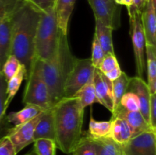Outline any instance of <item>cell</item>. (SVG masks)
Returning a JSON list of instances; mask_svg holds the SVG:
<instances>
[{"label":"cell","instance_id":"d590c367","mask_svg":"<svg viewBox=\"0 0 156 155\" xmlns=\"http://www.w3.org/2000/svg\"><path fill=\"white\" fill-rule=\"evenodd\" d=\"M40 12L46 10L48 8L54 5L56 0H26Z\"/></svg>","mask_w":156,"mask_h":155},{"label":"cell","instance_id":"d6a6232c","mask_svg":"<svg viewBox=\"0 0 156 155\" xmlns=\"http://www.w3.org/2000/svg\"><path fill=\"white\" fill-rule=\"evenodd\" d=\"M6 84L7 81L5 79L2 73L0 72V121L3 119L5 114V103L6 100Z\"/></svg>","mask_w":156,"mask_h":155},{"label":"cell","instance_id":"ffe728a7","mask_svg":"<svg viewBox=\"0 0 156 155\" xmlns=\"http://www.w3.org/2000/svg\"><path fill=\"white\" fill-rule=\"evenodd\" d=\"M111 27L105 25L101 21L95 19V31L94 34L97 36L99 43L101 46L105 54L114 53V45H113L112 32Z\"/></svg>","mask_w":156,"mask_h":155},{"label":"cell","instance_id":"8fae6325","mask_svg":"<svg viewBox=\"0 0 156 155\" xmlns=\"http://www.w3.org/2000/svg\"><path fill=\"white\" fill-rule=\"evenodd\" d=\"M112 117H118L124 120L130 129L133 137L146 131L152 130L140 111H128L120 106L113 111Z\"/></svg>","mask_w":156,"mask_h":155},{"label":"cell","instance_id":"277c9868","mask_svg":"<svg viewBox=\"0 0 156 155\" xmlns=\"http://www.w3.org/2000/svg\"><path fill=\"white\" fill-rule=\"evenodd\" d=\"M59 32L55 5L41 12L35 36V59L47 61L53 56L59 42Z\"/></svg>","mask_w":156,"mask_h":155},{"label":"cell","instance_id":"8d00e7d4","mask_svg":"<svg viewBox=\"0 0 156 155\" xmlns=\"http://www.w3.org/2000/svg\"><path fill=\"white\" fill-rule=\"evenodd\" d=\"M146 2H147V0H133L132 5L127 9H132L141 15Z\"/></svg>","mask_w":156,"mask_h":155},{"label":"cell","instance_id":"30bf717a","mask_svg":"<svg viewBox=\"0 0 156 155\" xmlns=\"http://www.w3.org/2000/svg\"><path fill=\"white\" fill-rule=\"evenodd\" d=\"M92 9L94 18L105 25L116 30L119 27L117 5L105 0H87Z\"/></svg>","mask_w":156,"mask_h":155},{"label":"cell","instance_id":"52a82bcc","mask_svg":"<svg viewBox=\"0 0 156 155\" xmlns=\"http://www.w3.org/2000/svg\"><path fill=\"white\" fill-rule=\"evenodd\" d=\"M95 68L91 59L76 58L64 86L63 97H74L75 94L93 78Z\"/></svg>","mask_w":156,"mask_h":155},{"label":"cell","instance_id":"3957f363","mask_svg":"<svg viewBox=\"0 0 156 155\" xmlns=\"http://www.w3.org/2000/svg\"><path fill=\"white\" fill-rule=\"evenodd\" d=\"M76 57L73 56L67 35L60 30L59 42L53 56L47 61H41V71L47 84L52 106L63 98L64 86Z\"/></svg>","mask_w":156,"mask_h":155},{"label":"cell","instance_id":"f35d334b","mask_svg":"<svg viewBox=\"0 0 156 155\" xmlns=\"http://www.w3.org/2000/svg\"><path fill=\"white\" fill-rule=\"evenodd\" d=\"M9 14V13L8 12V9L5 2H3V0H0V22Z\"/></svg>","mask_w":156,"mask_h":155},{"label":"cell","instance_id":"1f68e13d","mask_svg":"<svg viewBox=\"0 0 156 155\" xmlns=\"http://www.w3.org/2000/svg\"><path fill=\"white\" fill-rule=\"evenodd\" d=\"M118 65L119 63L115 56V53H109V54L105 55V57L101 63L98 70L103 74H105V73L115 68Z\"/></svg>","mask_w":156,"mask_h":155},{"label":"cell","instance_id":"83f0119b","mask_svg":"<svg viewBox=\"0 0 156 155\" xmlns=\"http://www.w3.org/2000/svg\"><path fill=\"white\" fill-rule=\"evenodd\" d=\"M34 150L37 155H56V144L55 141L40 138L34 141Z\"/></svg>","mask_w":156,"mask_h":155},{"label":"cell","instance_id":"4dcf8cb0","mask_svg":"<svg viewBox=\"0 0 156 155\" xmlns=\"http://www.w3.org/2000/svg\"><path fill=\"white\" fill-rule=\"evenodd\" d=\"M105 53L101 46L99 43L97 36L94 34L92 40V49H91V63L95 68L98 69L101 63L105 57Z\"/></svg>","mask_w":156,"mask_h":155},{"label":"cell","instance_id":"e575fe53","mask_svg":"<svg viewBox=\"0 0 156 155\" xmlns=\"http://www.w3.org/2000/svg\"><path fill=\"white\" fill-rule=\"evenodd\" d=\"M149 124L152 130L156 131V94H152L150 95Z\"/></svg>","mask_w":156,"mask_h":155},{"label":"cell","instance_id":"d4e9b609","mask_svg":"<svg viewBox=\"0 0 156 155\" xmlns=\"http://www.w3.org/2000/svg\"><path fill=\"white\" fill-rule=\"evenodd\" d=\"M111 129V121H97L91 115L88 132L87 135L93 138H101L110 137Z\"/></svg>","mask_w":156,"mask_h":155},{"label":"cell","instance_id":"ab89813d","mask_svg":"<svg viewBox=\"0 0 156 155\" xmlns=\"http://www.w3.org/2000/svg\"><path fill=\"white\" fill-rule=\"evenodd\" d=\"M116 5H120L126 6L127 9L131 7L133 4V0H113Z\"/></svg>","mask_w":156,"mask_h":155},{"label":"cell","instance_id":"603a6c76","mask_svg":"<svg viewBox=\"0 0 156 155\" xmlns=\"http://www.w3.org/2000/svg\"><path fill=\"white\" fill-rule=\"evenodd\" d=\"M93 139L95 141L97 155H124L122 145L110 137Z\"/></svg>","mask_w":156,"mask_h":155},{"label":"cell","instance_id":"7c38bea8","mask_svg":"<svg viewBox=\"0 0 156 155\" xmlns=\"http://www.w3.org/2000/svg\"><path fill=\"white\" fill-rule=\"evenodd\" d=\"M93 83L96 95L100 104L103 105L112 112L114 108L112 96V81H110L103 73L95 68L93 74Z\"/></svg>","mask_w":156,"mask_h":155},{"label":"cell","instance_id":"6da1fadb","mask_svg":"<svg viewBox=\"0 0 156 155\" xmlns=\"http://www.w3.org/2000/svg\"><path fill=\"white\" fill-rule=\"evenodd\" d=\"M39 10L26 0L12 13V48L11 54L26 68V78L35 60L34 44L37 28L41 18Z\"/></svg>","mask_w":156,"mask_h":155},{"label":"cell","instance_id":"5bb4252c","mask_svg":"<svg viewBox=\"0 0 156 155\" xmlns=\"http://www.w3.org/2000/svg\"><path fill=\"white\" fill-rule=\"evenodd\" d=\"M155 6L152 0H147L141 13V23L146 45L156 46Z\"/></svg>","mask_w":156,"mask_h":155},{"label":"cell","instance_id":"ba28073f","mask_svg":"<svg viewBox=\"0 0 156 155\" xmlns=\"http://www.w3.org/2000/svg\"><path fill=\"white\" fill-rule=\"evenodd\" d=\"M122 147L124 155H156V132L139 134Z\"/></svg>","mask_w":156,"mask_h":155},{"label":"cell","instance_id":"f546056e","mask_svg":"<svg viewBox=\"0 0 156 155\" xmlns=\"http://www.w3.org/2000/svg\"><path fill=\"white\" fill-rule=\"evenodd\" d=\"M122 107L128 111H140V101L134 93L126 91L120 100Z\"/></svg>","mask_w":156,"mask_h":155},{"label":"cell","instance_id":"5b68a950","mask_svg":"<svg viewBox=\"0 0 156 155\" xmlns=\"http://www.w3.org/2000/svg\"><path fill=\"white\" fill-rule=\"evenodd\" d=\"M26 79L27 84L23 94V103L35 105L44 110L53 107L48 87L41 74L39 59H35Z\"/></svg>","mask_w":156,"mask_h":155},{"label":"cell","instance_id":"b9f144b4","mask_svg":"<svg viewBox=\"0 0 156 155\" xmlns=\"http://www.w3.org/2000/svg\"><path fill=\"white\" fill-rule=\"evenodd\" d=\"M105 1H107V2H114L113 1V0H105Z\"/></svg>","mask_w":156,"mask_h":155},{"label":"cell","instance_id":"f1b7e54d","mask_svg":"<svg viewBox=\"0 0 156 155\" xmlns=\"http://www.w3.org/2000/svg\"><path fill=\"white\" fill-rule=\"evenodd\" d=\"M21 65V62L15 56L12 54L9 55V56L5 62L2 69V73L6 81H8L9 79L12 78L16 74L17 71L20 68Z\"/></svg>","mask_w":156,"mask_h":155},{"label":"cell","instance_id":"9a60e30c","mask_svg":"<svg viewBox=\"0 0 156 155\" xmlns=\"http://www.w3.org/2000/svg\"><path fill=\"white\" fill-rule=\"evenodd\" d=\"M12 13L6 15L0 22V72L12 48Z\"/></svg>","mask_w":156,"mask_h":155},{"label":"cell","instance_id":"4fadbf2b","mask_svg":"<svg viewBox=\"0 0 156 155\" xmlns=\"http://www.w3.org/2000/svg\"><path fill=\"white\" fill-rule=\"evenodd\" d=\"M127 91L134 93L140 101V112L149 124V104H150V91L147 83L138 76L130 78ZM150 125V124H149Z\"/></svg>","mask_w":156,"mask_h":155},{"label":"cell","instance_id":"836d02e7","mask_svg":"<svg viewBox=\"0 0 156 155\" xmlns=\"http://www.w3.org/2000/svg\"><path fill=\"white\" fill-rule=\"evenodd\" d=\"M17 153L11 140L6 135L0 138V155H16Z\"/></svg>","mask_w":156,"mask_h":155},{"label":"cell","instance_id":"7402d4cb","mask_svg":"<svg viewBox=\"0 0 156 155\" xmlns=\"http://www.w3.org/2000/svg\"><path fill=\"white\" fill-rule=\"evenodd\" d=\"M26 79V68L23 65H21L20 68L16 74L9 79L6 84V100L5 103V110H7L11 102L18 93L23 80Z\"/></svg>","mask_w":156,"mask_h":155},{"label":"cell","instance_id":"2e32d148","mask_svg":"<svg viewBox=\"0 0 156 155\" xmlns=\"http://www.w3.org/2000/svg\"><path fill=\"white\" fill-rule=\"evenodd\" d=\"M46 138L55 141V125L53 107L42 112L34 132V140Z\"/></svg>","mask_w":156,"mask_h":155},{"label":"cell","instance_id":"4316f807","mask_svg":"<svg viewBox=\"0 0 156 155\" xmlns=\"http://www.w3.org/2000/svg\"><path fill=\"white\" fill-rule=\"evenodd\" d=\"M72 155H97V148L94 140L88 135L82 136L76 146Z\"/></svg>","mask_w":156,"mask_h":155},{"label":"cell","instance_id":"74e56055","mask_svg":"<svg viewBox=\"0 0 156 155\" xmlns=\"http://www.w3.org/2000/svg\"><path fill=\"white\" fill-rule=\"evenodd\" d=\"M122 72H123V71H122L121 68H120V65H118V66L116 67L115 68H114L113 70H111V71H108V72L105 73V74H105L110 81H115L116 79H117L120 75H121Z\"/></svg>","mask_w":156,"mask_h":155},{"label":"cell","instance_id":"d6986e66","mask_svg":"<svg viewBox=\"0 0 156 155\" xmlns=\"http://www.w3.org/2000/svg\"><path fill=\"white\" fill-rule=\"evenodd\" d=\"M44 109L35 105L26 104L23 109L18 112H12L8 115L7 121L14 126L20 125L30 121L42 112Z\"/></svg>","mask_w":156,"mask_h":155},{"label":"cell","instance_id":"60d3db41","mask_svg":"<svg viewBox=\"0 0 156 155\" xmlns=\"http://www.w3.org/2000/svg\"><path fill=\"white\" fill-rule=\"evenodd\" d=\"M25 155H37L36 154V153H35L34 152V150H32V151H30V153H27V154H25Z\"/></svg>","mask_w":156,"mask_h":155},{"label":"cell","instance_id":"44dd1931","mask_svg":"<svg viewBox=\"0 0 156 155\" xmlns=\"http://www.w3.org/2000/svg\"><path fill=\"white\" fill-rule=\"evenodd\" d=\"M146 68L148 82L150 94H156V46H146Z\"/></svg>","mask_w":156,"mask_h":155},{"label":"cell","instance_id":"7a4b0ae2","mask_svg":"<svg viewBox=\"0 0 156 155\" xmlns=\"http://www.w3.org/2000/svg\"><path fill=\"white\" fill-rule=\"evenodd\" d=\"M84 111L78 97H63L53 106L56 147L71 154L83 136Z\"/></svg>","mask_w":156,"mask_h":155},{"label":"cell","instance_id":"ac0fdd59","mask_svg":"<svg viewBox=\"0 0 156 155\" xmlns=\"http://www.w3.org/2000/svg\"><path fill=\"white\" fill-rule=\"evenodd\" d=\"M110 138L120 145H124L133 138L132 132L127 123L118 117H111Z\"/></svg>","mask_w":156,"mask_h":155},{"label":"cell","instance_id":"9c48e42d","mask_svg":"<svg viewBox=\"0 0 156 155\" xmlns=\"http://www.w3.org/2000/svg\"><path fill=\"white\" fill-rule=\"evenodd\" d=\"M42 112L30 121L20 126H14L8 130L5 135L12 142L17 153L34 142V132Z\"/></svg>","mask_w":156,"mask_h":155},{"label":"cell","instance_id":"484cf974","mask_svg":"<svg viewBox=\"0 0 156 155\" xmlns=\"http://www.w3.org/2000/svg\"><path fill=\"white\" fill-rule=\"evenodd\" d=\"M74 97L79 98L80 104L84 109L94 103H100L96 95L95 89L93 83V78L75 94Z\"/></svg>","mask_w":156,"mask_h":155},{"label":"cell","instance_id":"8992f818","mask_svg":"<svg viewBox=\"0 0 156 155\" xmlns=\"http://www.w3.org/2000/svg\"><path fill=\"white\" fill-rule=\"evenodd\" d=\"M130 23V35L135 56L136 69L138 77L143 78L146 68V39L141 23V15L132 9H127Z\"/></svg>","mask_w":156,"mask_h":155},{"label":"cell","instance_id":"cb8c5ba5","mask_svg":"<svg viewBox=\"0 0 156 155\" xmlns=\"http://www.w3.org/2000/svg\"><path fill=\"white\" fill-rule=\"evenodd\" d=\"M129 80L130 77H129L124 71H123L121 75L118 78L112 81V96L113 102H114L113 111L120 106V100L123 94L127 91Z\"/></svg>","mask_w":156,"mask_h":155},{"label":"cell","instance_id":"e0dca14e","mask_svg":"<svg viewBox=\"0 0 156 155\" xmlns=\"http://www.w3.org/2000/svg\"><path fill=\"white\" fill-rule=\"evenodd\" d=\"M76 0H56L55 9L59 28L64 34L67 35L68 25Z\"/></svg>","mask_w":156,"mask_h":155}]
</instances>
